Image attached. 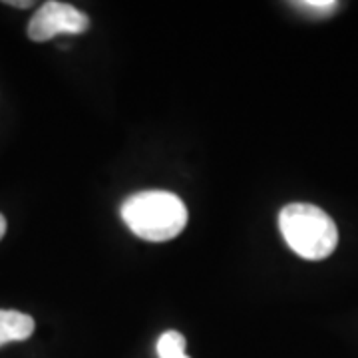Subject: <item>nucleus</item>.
Masks as SVG:
<instances>
[{
  "instance_id": "f257e3e1",
  "label": "nucleus",
  "mask_w": 358,
  "mask_h": 358,
  "mask_svg": "<svg viewBox=\"0 0 358 358\" xmlns=\"http://www.w3.org/2000/svg\"><path fill=\"white\" fill-rule=\"evenodd\" d=\"M122 219L134 235L145 241H169L187 225V207L169 192H143L122 205Z\"/></svg>"
},
{
  "instance_id": "f03ea898",
  "label": "nucleus",
  "mask_w": 358,
  "mask_h": 358,
  "mask_svg": "<svg viewBox=\"0 0 358 358\" xmlns=\"http://www.w3.org/2000/svg\"><path fill=\"white\" fill-rule=\"evenodd\" d=\"M279 227L287 245L307 261L327 259L338 243L333 217L317 205L291 203L282 207Z\"/></svg>"
},
{
  "instance_id": "7ed1b4c3",
  "label": "nucleus",
  "mask_w": 358,
  "mask_h": 358,
  "mask_svg": "<svg viewBox=\"0 0 358 358\" xmlns=\"http://www.w3.org/2000/svg\"><path fill=\"white\" fill-rule=\"evenodd\" d=\"M90 28L88 16L66 2H44L28 24V36L46 42L58 34H82Z\"/></svg>"
},
{
  "instance_id": "20e7f679",
  "label": "nucleus",
  "mask_w": 358,
  "mask_h": 358,
  "mask_svg": "<svg viewBox=\"0 0 358 358\" xmlns=\"http://www.w3.org/2000/svg\"><path fill=\"white\" fill-rule=\"evenodd\" d=\"M34 333V319L18 310H0V346L22 343Z\"/></svg>"
},
{
  "instance_id": "39448f33",
  "label": "nucleus",
  "mask_w": 358,
  "mask_h": 358,
  "mask_svg": "<svg viewBox=\"0 0 358 358\" xmlns=\"http://www.w3.org/2000/svg\"><path fill=\"white\" fill-rule=\"evenodd\" d=\"M159 358H189L185 355V336L178 331H167L157 341Z\"/></svg>"
},
{
  "instance_id": "423d86ee",
  "label": "nucleus",
  "mask_w": 358,
  "mask_h": 358,
  "mask_svg": "<svg viewBox=\"0 0 358 358\" xmlns=\"http://www.w3.org/2000/svg\"><path fill=\"white\" fill-rule=\"evenodd\" d=\"M293 6L299 13L324 18V16H331L333 13H336L338 2H334V0H301V2H294Z\"/></svg>"
},
{
  "instance_id": "0eeeda50",
  "label": "nucleus",
  "mask_w": 358,
  "mask_h": 358,
  "mask_svg": "<svg viewBox=\"0 0 358 358\" xmlns=\"http://www.w3.org/2000/svg\"><path fill=\"white\" fill-rule=\"evenodd\" d=\"M8 6H18V8H28V6H32V2H30V0H26V2H14V0H8Z\"/></svg>"
},
{
  "instance_id": "6e6552de",
  "label": "nucleus",
  "mask_w": 358,
  "mask_h": 358,
  "mask_svg": "<svg viewBox=\"0 0 358 358\" xmlns=\"http://www.w3.org/2000/svg\"><path fill=\"white\" fill-rule=\"evenodd\" d=\"M4 233H6V219L4 215H0V239L4 237Z\"/></svg>"
}]
</instances>
